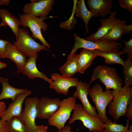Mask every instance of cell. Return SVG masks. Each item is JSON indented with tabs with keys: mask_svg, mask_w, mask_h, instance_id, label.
<instances>
[{
	"mask_svg": "<svg viewBox=\"0 0 132 132\" xmlns=\"http://www.w3.org/2000/svg\"><path fill=\"white\" fill-rule=\"evenodd\" d=\"M113 99L107 105L108 113L117 122L119 118L125 115L128 101L132 98V88L124 86L118 91L112 90Z\"/></svg>",
	"mask_w": 132,
	"mask_h": 132,
	"instance_id": "obj_2",
	"label": "cell"
},
{
	"mask_svg": "<svg viewBox=\"0 0 132 132\" xmlns=\"http://www.w3.org/2000/svg\"><path fill=\"white\" fill-rule=\"evenodd\" d=\"M122 72L124 74L125 86L130 87L132 85V60L126 59Z\"/></svg>",
	"mask_w": 132,
	"mask_h": 132,
	"instance_id": "obj_28",
	"label": "cell"
},
{
	"mask_svg": "<svg viewBox=\"0 0 132 132\" xmlns=\"http://www.w3.org/2000/svg\"><path fill=\"white\" fill-rule=\"evenodd\" d=\"M9 41L0 39V58H6L5 52L6 45Z\"/></svg>",
	"mask_w": 132,
	"mask_h": 132,
	"instance_id": "obj_31",
	"label": "cell"
},
{
	"mask_svg": "<svg viewBox=\"0 0 132 132\" xmlns=\"http://www.w3.org/2000/svg\"><path fill=\"white\" fill-rule=\"evenodd\" d=\"M0 132H7L5 126L3 127L0 130Z\"/></svg>",
	"mask_w": 132,
	"mask_h": 132,
	"instance_id": "obj_41",
	"label": "cell"
},
{
	"mask_svg": "<svg viewBox=\"0 0 132 132\" xmlns=\"http://www.w3.org/2000/svg\"><path fill=\"white\" fill-rule=\"evenodd\" d=\"M54 2V0H42L26 3L23 7V11L24 13L40 17L44 19L53 9Z\"/></svg>",
	"mask_w": 132,
	"mask_h": 132,
	"instance_id": "obj_11",
	"label": "cell"
},
{
	"mask_svg": "<svg viewBox=\"0 0 132 132\" xmlns=\"http://www.w3.org/2000/svg\"><path fill=\"white\" fill-rule=\"evenodd\" d=\"M5 55L6 58L11 59L16 64L17 68V72L19 73L21 72L27 61V56L10 42L6 45Z\"/></svg>",
	"mask_w": 132,
	"mask_h": 132,
	"instance_id": "obj_17",
	"label": "cell"
},
{
	"mask_svg": "<svg viewBox=\"0 0 132 132\" xmlns=\"http://www.w3.org/2000/svg\"><path fill=\"white\" fill-rule=\"evenodd\" d=\"M6 121H3L0 120V130L3 127L6 126Z\"/></svg>",
	"mask_w": 132,
	"mask_h": 132,
	"instance_id": "obj_38",
	"label": "cell"
},
{
	"mask_svg": "<svg viewBox=\"0 0 132 132\" xmlns=\"http://www.w3.org/2000/svg\"><path fill=\"white\" fill-rule=\"evenodd\" d=\"M38 56V53L29 58L23 68L21 72L30 79H34L36 78H40L44 79L49 84L53 81L48 78L43 72L38 70L36 64Z\"/></svg>",
	"mask_w": 132,
	"mask_h": 132,
	"instance_id": "obj_16",
	"label": "cell"
},
{
	"mask_svg": "<svg viewBox=\"0 0 132 132\" xmlns=\"http://www.w3.org/2000/svg\"><path fill=\"white\" fill-rule=\"evenodd\" d=\"M7 132H29L19 117L15 116L7 121L5 126Z\"/></svg>",
	"mask_w": 132,
	"mask_h": 132,
	"instance_id": "obj_26",
	"label": "cell"
},
{
	"mask_svg": "<svg viewBox=\"0 0 132 132\" xmlns=\"http://www.w3.org/2000/svg\"><path fill=\"white\" fill-rule=\"evenodd\" d=\"M16 39L13 44L29 58L40 51L47 50L46 47L36 42L25 28H19Z\"/></svg>",
	"mask_w": 132,
	"mask_h": 132,
	"instance_id": "obj_5",
	"label": "cell"
},
{
	"mask_svg": "<svg viewBox=\"0 0 132 132\" xmlns=\"http://www.w3.org/2000/svg\"><path fill=\"white\" fill-rule=\"evenodd\" d=\"M129 120H132V98L129 100L126 108L125 115Z\"/></svg>",
	"mask_w": 132,
	"mask_h": 132,
	"instance_id": "obj_32",
	"label": "cell"
},
{
	"mask_svg": "<svg viewBox=\"0 0 132 132\" xmlns=\"http://www.w3.org/2000/svg\"><path fill=\"white\" fill-rule=\"evenodd\" d=\"M32 91L19 93L17 95L15 100L9 104L5 112L1 117V120L3 121H7L12 117L17 116L20 117L22 111V106L25 99L31 95Z\"/></svg>",
	"mask_w": 132,
	"mask_h": 132,
	"instance_id": "obj_14",
	"label": "cell"
},
{
	"mask_svg": "<svg viewBox=\"0 0 132 132\" xmlns=\"http://www.w3.org/2000/svg\"><path fill=\"white\" fill-rule=\"evenodd\" d=\"M125 46L121 51V55L127 54V59L132 60V38L128 41H122Z\"/></svg>",
	"mask_w": 132,
	"mask_h": 132,
	"instance_id": "obj_29",
	"label": "cell"
},
{
	"mask_svg": "<svg viewBox=\"0 0 132 132\" xmlns=\"http://www.w3.org/2000/svg\"><path fill=\"white\" fill-rule=\"evenodd\" d=\"M93 50L96 57L99 56L104 57L107 64H118L123 66L124 65V61L120 57L121 51L119 50L116 52L103 53L99 52L96 50Z\"/></svg>",
	"mask_w": 132,
	"mask_h": 132,
	"instance_id": "obj_25",
	"label": "cell"
},
{
	"mask_svg": "<svg viewBox=\"0 0 132 132\" xmlns=\"http://www.w3.org/2000/svg\"><path fill=\"white\" fill-rule=\"evenodd\" d=\"M75 42L69 54L74 53L78 49L83 48L91 50H96L103 53L116 52L121 48V43L111 41L105 39H100L95 42L81 38L76 34H74Z\"/></svg>",
	"mask_w": 132,
	"mask_h": 132,
	"instance_id": "obj_3",
	"label": "cell"
},
{
	"mask_svg": "<svg viewBox=\"0 0 132 132\" xmlns=\"http://www.w3.org/2000/svg\"><path fill=\"white\" fill-rule=\"evenodd\" d=\"M60 101L58 98L52 99L44 97L38 99L36 104L37 118L48 119L59 109Z\"/></svg>",
	"mask_w": 132,
	"mask_h": 132,
	"instance_id": "obj_10",
	"label": "cell"
},
{
	"mask_svg": "<svg viewBox=\"0 0 132 132\" xmlns=\"http://www.w3.org/2000/svg\"><path fill=\"white\" fill-rule=\"evenodd\" d=\"M19 17L21 25L24 28L28 27L30 29L32 33V37L35 40H39L44 45L50 49V46L43 37L41 31L42 29L45 32L47 29L48 26L44 22V19L25 13L20 14Z\"/></svg>",
	"mask_w": 132,
	"mask_h": 132,
	"instance_id": "obj_7",
	"label": "cell"
},
{
	"mask_svg": "<svg viewBox=\"0 0 132 132\" xmlns=\"http://www.w3.org/2000/svg\"><path fill=\"white\" fill-rule=\"evenodd\" d=\"M88 94L95 103L99 118L102 122L105 123L109 119L106 115V108L113 99L112 90L109 89L103 91L102 88L97 83L89 89Z\"/></svg>",
	"mask_w": 132,
	"mask_h": 132,
	"instance_id": "obj_4",
	"label": "cell"
},
{
	"mask_svg": "<svg viewBox=\"0 0 132 132\" xmlns=\"http://www.w3.org/2000/svg\"><path fill=\"white\" fill-rule=\"evenodd\" d=\"M129 129H127L124 132H132V125H129L128 126Z\"/></svg>",
	"mask_w": 132,
	"mask_h": 132,
	"instance_id": "obj_40",
	"label": "cell"
},
{
	"mask_svg": "<svg viewBox=\"0 0 132 132\" xmlns=\"http://www.w3.org/2000/svg\"><path fill=\"white\" fill-rule=\"evenodd\" d=\"M72 115L69 121V125L76 120H79L85 127L89 129V132L96 131L102 132L104 128V123L99 118H94L88 114L80 104H76Z\"/></svg>",
	"mask_w": 132,
	"mask_h": 132,
	"instance_id": "obj_8",
	"label": "cell"
},
{
	"mask_svg": "<svg viewBox=\"0 0 132 132\" xmlns=\"http://www.w3.org/2000/svg\"><path fill=\"white\" fill-rule=\"evenodd\" d=\"M96 57L93 50L83 48L78 55L77 72L83 73L86 69L91 65Z\"/></svg>",
	"mask_w": 132,
	"mask_h": 132,
	"instance_id": "obj_22",
	"label": "cell"
},
{
	"mask_svg": "<svg viewBox=\"0 0 132 132\" xmlns=\"http://www.w3.org/2000/svg\"><path fill=\"white\" fill-rule=\"evenodd\" d=\"M129 120H127V123L125 126L123 124H118L112 121L110 119H108L103 126L104 129L102 132H124L128 128Z\"/></svg>",
	"mask_w": 132,
	"mask_h": 132,
	"instance_id": "obj_27",
	"label": "cell"
},
{
	"mask_svg": "<svg viewBox=\"0 0 132 132\" xmlns=\"http://www.w3.org/2000/svg\"><path fill=\"white\" fill-rule=\"evenodd\" d=\"M0 18L1 23L4 24L5 26L7 25L9 27L16 37L17 35L18 28L21 25L20 19L12 14L7 10L0 8Z\"/></svg>",
	"mask_w": 132,
	"mask_h": 132,
	"instance_id": "obj_20",
	"label": "cell"
},
{
	"mask_svg": "<svg viewBox=\"0 0 132 132\" xmlns=\"http://www.w3.org/2000/svg\"><path fill=\"white\" fill-rule=\"evenodd\" d=\"M50 79L53 81L49 84V88L65 95L67 94L70 87H76L78 82L76 78L67 77L57 73H52Z\"/></svg>",
	"mask_w": 132,
	"mask_h": 132,
	"instance_id": "obj_12",
	"label": "cell"
},
{
	"mask_svg": "<svg viewBox=\"0 0 132 132\" xmlns=\"http://www.w3.org/2000/svg\"><path fill=\"white\" fill-rule=\"evenodd\" d=\"M78 56V55L75 53L69 54L67 57L66 61L59 68L62 75L71 77L77 72Z\"/></svg>",
	"mask_w": 132,
	"mask_h": 132,
	"instance_id": "obj_21",
	"label": "cell"
},
{
	"mask_svg": "<svg viewBox=\"0 0 132 132\" xmlns=\"http://www.w3.org/2000/svg\"><path fill=\"white\" fill-rule=\"evenodd\" d=\"M10 2V0H0V6L2 5L7 6L9 4Z\"/></svg>",
	"mask_w": 132,
	"mask_h": 132,
	"instance_id": "obj_37",
	"label": "cell"
},
{
	"mask_svg": "<svg viewBox=\"0 0 132 132\" xmlns=\"http://www.w3.org/2000/svg\"><path fill=\"white\" fill-rule=\"evenodd\" d=\"M89 86L85 82L78 81L73 96L80 100L84 109L88 114L94 118H99L96 108L91 104L88 98Z\"/></svg>",
	"mask_w": 132,
	"mask_h": 132,
	"instance_id": "obj_13",
	"label": "cell"
},
{
	"mask_svg": "<svg viewBox=\"0 0 132 132\" xmlns=\"http://www.w3.org/2000/svg\"><path fill=\"white\" fill-rule=\"evenodd\" d=\"M48 126L43 125L38 126V129L36 132H50L47 131Z\"/></svg>",
	"mask_w": 132,
	"mask_h": 132,
	"instance_id": "obj_35",
	"label": "cell"
},
{
	"mask_svg": "<svg viewBox=\"0 0 132 132\" xmlns=\"http://www.w3.org/2000/svg\"><path fill=\"white\" fill-rule=\"evenodd\" d=\"M119 4L121 7L128 9L132 14V0H119Z\"/></svg>",
	"mask_w": 132,
	"mask_h": 132,
	"instance_id": "obj_30",
	"label": "cell"
},
{
	"mask_svg": "<svg viewBox=\"0 0 132 132\" xmlns=\"http://www.w3.org/2000/svg\"><path fill=\"white\" fill-rule=\"evenodd\" d=\"M7 65L5 63L0 62V69L4 68Z\"/></svg>",
	"mask_w": 132,
	"mask_h": 132,
	"instance_id": "obj_39",
	"label": "cell"
},
{
	"mask_svg": "<svg viewBox=\"0 0 132 132\" xmlns=\"http://www.w3.org/2000/svg\"><path fill=\"white\" fill-rule=\"evenodd\" d=\"M111 0H87V6L92 12L93 17H104L112 12Z\"/></svg>",
	"mask_w": 132,
	"mask_h": 132,
	"instance_id": "obj_15",
	"label": "cell"
},
{
	"mask_svg": "<svg viewBox=\"0 0 132 132\" xmlns=\"http://www.w3.org/2000/svg\"><path fill=\"white\" fill-rule=\"evenodd\" d=\"M126 25L125 21L116 19L112 27L106 35L100 39H105L111 41L117 42V40L121 39L123 29Z\"/></svg>",
	"mask_w": 132,
	"mask_h": 132,
	"instance_id": "obj_24",
	"label": "cell"
},
{
	"mask_svg": "<svg viewBox=\"0 0 132 132\" xmlns=\"http://www.w3.org/2000/svg\"><path fill=\"white\" fill-rule=\"evenodd\" d=\"M76 103V98L73 96L60 101L58 110L48 119L49 125L55 126L58 130L63 128L66 121L70 119Z\"/></svg>",
	"mask_w": 132,
	"mask_h": 132,
	"instance_id": "obj_6",
	"label": "cell"
},
{
	"mask_svg": "<svg viewBox=\"0 0 132 132\" xmlns=\"http://www.w3.org/2000/svg\"><path fill=\"white\" fill-rule=\"evenodd\" d=\"M2 26H5L4 25L3 23H1V24H0V27Z\"/></svg>",
	"mask_w": 132,
	"mask_h": 132,
	"instance_id": "obj_42",
	"label": "cell"
},
{
	"mask_svg": "<svg viewBox=\"0 0 132 132\" xmlns=\"http://www.w3.org/2000/svg\"><path fill=\"white\" fill-rule=\"evenodd\" d=\"M6 104L4 102H0V118L1 117L5 112Z\"/></svg>",
	"mask_w": 132,
	"mask_h": 132,
	"instance_id": "obj_34",
	"label": "cell"
},
{
	"mask_svg": "<svg viewBox=\"0 0 132 132\" xmlns=\"http://www.w3.org/2000/svg\"><path fill=\"white\" fill-rule=\"evenodd\" d=\"M116 13V11L112 12L108 18L100 19L99 20L101 21V25L97 28V31L94 33L90 34L84 39L95 42L99 40L106 35L114 24Z\"/></svg>",
	"mask_w": 132,
	"mask_h": 132,
	"instance_id": "obj_18",
	"label": "cell"
},
{
	"mask_svg": "<svg viewBox=\"0 0 132 132\" xmlns=\"http://www.w3.org/2000/svg\"><path fill=\"white\" fill-rule=\"evenodd\" d=\"M0 82L2 86V90L0 94V102L4 99H11L14 101L18 94L25 92L28 90L25 89H20L14 88L10 85L8 79L0 77Z\"/></svg>",
	"mask_w": 132,
	"mask_h": 132,
	"instance_id": "obj_19",
	"label": "cell"
},
{
	"mask_svg": "<svg viewBox=\"0 0 132 132\" xmlns=\"http://www.w3.org/2000/svg\"><path fill=\"white\" fill-rule=\"evenodd\" d=\"M38 99L36 97L26 98L25 106L20 117L28 129L29 132H36L38 126L35 122L37 117L36 104Z\"/></svg>",
	"mask_w": 132,
	"mask_h": 132,
	"instance_id": "obj_9",
	"label": "cell"
},
{
	"mask_svg": "<svg viewBox=\"0 0 132 132\" xmlns=\"http://www.w3.org/2000/svg\"><path fill=\"white\" fill-rule=\"evenodd\" d=\"M132 31V24L128 25H126L123 29L122 34L124 35L129 34L131 33Z\"/></svg>",
	"mask_w": 132,
	"mask_h": 132,
	"instance_id": "obj_33",
	"label": "cell"
},
{
	"mask_svg": "<svg viewBox=\"0 0 132 132\" xmlns=\"http://www.w3.org/2000/svg\"><path fill=\"white\" fill-rule=\"evenodd\" d=\"M71 127L69 125H67L60 130L57 131V132H75L71 131Z\"/></svg>",
	"mask_w": 132,
	"mask_h": 132,
	"instance_id": "obj_36",
	"label": "cell"
},
{
	"mask_svg": "<svg viewBox=\"0 0 132 132\" xmlns=\"http://www.w3.org/2000/svg\"><path fill=\"white\" fill-rule=\"evenodd\" d=\"M76 2L77 5H76L74 9V13L77 17L80 18L83 21L86 26V33H89L88 23L93 17V14L87 8L84 0H76Z\"/></svg>",
	"mask_w": 132,
	"mask_h": 132,
	"instance_id": "obj_23",
	"label": "cell"
},
{
	"mask_svg": "<svg viewBox=\"0 0 132 132\" xmlns=\"http://www.w3.org/2000/svg\"><path fill=\"white\" fill-rule=\"evenodd\" d=\"M98 78L104 85L105 90L112 89L118 91L122 88V80L114 67L105 65L98 66L93 71L88 85L90 86L91 83Z\"/></svg>",
	"mask_w": 132,
	"mask_h": 132,
	"instance_id": "obj_1",
	"label": "cell"
}]
</instances>
